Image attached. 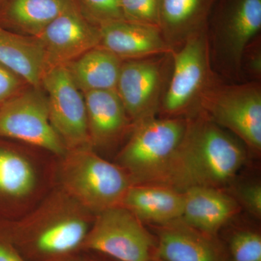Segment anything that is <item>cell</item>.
Returning a JSON list of instances; mask_svg holds the SVG:
<instances>
[{"label":"cell","instance_id":"4dcf8cb0","mask_svg":"<svg viewBox=\"0 0 261 261\" xmlns=\"http://www.w3.org/2000/svg\"><path fill=\"white\" fill-rule=\"evenodd\" d=\"M7 1H8V0H0V8L3 6V5H4Z\"/></svg>","mask_w":261,"mask_h":261},{"label":"cell","instance_id":"e0dca14e","mask_svg":"<svg viewBox=\"0 0 261 261\" xmlns=\"http://www.w3.org/2000/svg\"><path fill=\"white\" fill-rule=\"evenodd\" d=\"M181 219L203 232L219 236L220 231L240 211V206L225 189L194 187L184 192Z\"/></svg>","mask_w":261,"mask_h":261},{"label":"cell","instance_id":"d4e9b609","mask_svg":"<svg viewBox=\"0 0 261 261\" xmlns=\"http://www.w3.org/2000/svg\"><path fill=\"white\" fill-rule=\"evenodd\" d=\"M161 3L162 0H121L123 18L127 21L159 28Z\"/></svg>","mask_w":261,"mask_h":261},{"label":"cell","instance_id":"6da1fadb","mask_svg":"<svg viewBox=\"0 0 261 261\" xmlns=\"http://www.w3.org/2000/svg\"><path fill=\"white\" fill-rule=\"evenodd\" d=\"M94 216L56 185L27 214L0 222V230L27 261H69L82 251Z\"/></svg>","mask_w":261,"mask_h":261},{"label":"cell","instance_id":"4fadbf2b","mask_svg":"<svg viewBox=\"0 0 261 261\" xmlns=\"http://www.w3.org/2000/svg\"><path fill=\"white\" fill-rule=\"evenodd\" d=\"M83 94L91 147L102 157L113 161L135 124L116 90L92 91Z\"/></svg>","mask_w":261,"mask_h":261},{"label":"cell","instance_id":"603a6c76","mask_svg":"<svg viewBox=\"0 0 261 261\" xmlns=\"http://www.w3.org/2000/svg\"><path fill=\"white\" fill-rule=\"evenodd\" d=\"M227 261H261V233L257 228L238 227L220 237Z\"/></svg>","mask_w":261,"mask_h":261},{"label":"cell","instance_id":"ac0fdd59","mask_svg":"<svg viewBox=\"0 0 261 261\" xmlns=\"http://www.w3.org/2000/svg\"><path fill=\"white\" fill-rule=\"evenodd\" d=\"M184 205V192L172 187L162 185H132L121 205L146 226H151L181 219Z\"/></svg>","mask_w":261,"mask_h":261},{"label":"cell","instance_id":"cb8c5ba5","mask_svg":"<svg viewBox=\"0 0 261 261\" xmlns=\"http://www.w3.org/2000/svg\"><path fill=\"white\" fill-rule=\"evenodd\" d=\"M84 18L96 27L124 20L121 0H73Z\"/></svg>","mask_w":261,"mask_h":261},{"label":"cell","instance_id":"8992f818","mask_svg":"<svg viewBox=\"0 0 261 261\" xmlns=\"http://www.w3.org/2000/svg\"><path fill=\"white\" fill-rule=\"evenodd\" d=\"M261 29V0H218L209 19L207 42L216 75L243 82L242 59Z\"/></svg>","mask_w":261,"mask_h":261},{"label":"cell","instance_id":"f1b7e54d","mask_svg":"<svg viewBox=\"0 0 261 261\" xmlns=\"http://www.w3.org/2000/svg\"><path fill=\"white\" fill-rule=\"evenodd\" d=\"M0 261H27L0 230Z\"/></svg>","mask_w":261,"mask_h":261},{"label":"cell","instance_id":"277c9868","mask_svg":"<svg viewBox=\"0 0 261 261\" xmlns=\"http://www.w3.org/2000/svg\"><path fill=\"white\" fill-rule=\"evenodd\" d=\"M56 185L97 214L121 205L132 183L121 166L85 147L58 157Z\"/></svg>","mask_w":261,"mask_h":261},{"label":"cell","instance_id":"44dd1931","mask_svg":"<svg viewBox=\"0 0 261 261\" xmlns=\"http://www.w3.org/2000/svg\"><path fill=\"white\" fill-rule=\"evenodd\" d=\"M0 64L14 72L29 86L42 88L47 66L44 51L35 38L0 25Z\"/></svg>","mask_w":261,"mask_h":261},{"label":"cell","instance_id":"9a60e30c","mask_svg":"<svg viewBox=\"0 0 261 261\" xmlns=\"http://www.w3.org/2000/svg\"><path fill=\"white\" fill-rule=\"evenodd\" d=\"M150 228L156 256L163 261H227L219 236L201 231L181 219Z\"/></svg>","mask_w":261,"mask_h":261},{"label":"cell","instance_id":"3957f363","mask_svg":"<svg viewBox=\"0 0 261 261\" xmlns=\"http://www.w3.org/2000/svg\"><path fill=\"white\" fill-rule=\"evenodd\" d=\"M58 157L0 137V222L34 208L56 185Z\"/></svg>","mask_w":261,"mask_h":261},{"label":"cell","instance_id":"8fae6325","mask_svg":"<svg viewBox=\"0 0 261 261\" xmlns=\"http://www.w3.org/2000/svg\"><path fill=\"white\" fill-rule=\"evenodd\" d=\"M171 63V54L123 61L116 92L134 124L159 114Z\"/></svg>","mask_w":261,"mask_h":261},{"label":"cell","instance_id":"ffe728a7","mask_svg":"<svg viewBox=\"0 0 261 261\" xmlns=\"http://www.w3.org/2000/svg\"><path fill=\"white\" fill-rule=\"evenodd\" d=\"M74 5L73 0H8L0 8V25L35 38Z\"/></svg>","mask_w":261,"mask_h":261},{"label":"cell","instance_id":"f546056e","mask_svg":"<svg viewBox=\"0 0 261 261\" xmlns=\"http://www.w3.org/2000/svg\"><path fill=\"white\" fill-rule=\"evenodd\" d=\"M69 261H118L112 257L92 250H82Z\"/></svg>","mask_w":261,"mask_h":261},{"label":"cell","instance_id":"52a82bcc","mask_svg":"<svg viewBox=\"0 0 261 261\" xmlns=\"http://www.w3.org/2000/svg\"><path fill=\"white\" fill-rule=\"evenodd\" d=\"M197 111L260 154V82L226 84L217 77L201 95Z\"/></svg>","mask_w":261,"mask_h":261},{"label":"cell","instance_id":"30bf717a","mask_svg":"<svg viewBox=\"0 0 261 261\" xmlns=\"http://www.w3.org/2000/svg\"><path fill=\"white\" fill-rule=\"evenodd\" d=\"M0 137L44 149L57 157L66 152L49 119L42 88L23 89L0 108Z\"/></svg>","mask_w":261,"mask_h":261},{"label":"cell","instance_id":"2e32d148","mask_svg":"<svg viewBox=\"0 0 261 261\" xmlns=\"http://www.w3.org/2000/svg\"><path fill=\"white\" fill-rule=\"evenodd\" d=\"M99 29V46L123 61L171 54L173 51L160 29L152 25L123 20L104 24Z\"/></svg>","mask_w":261,"mask_h":261},{"label":"cell","instance_id":"7c38bea8","mask_svg":"<svg viewBox=\"0 0 261 261\" xmlns=\"http://www.w3.org/2000/svg\"><path fill=\"white\" fill-rule=\"evenodd\" d=\"M42 87L47 94L51 126L66 151L91 147L84 94L77 87L66 65H58L46 70Z\"/></svg>","mask_w":261,"mask_h":261},{"label":"cell","instance_id":"5b68a950","mask_svg":"<svg viewBox=\"0 0 261 261\" xmlns=\"http://www.w3.org/2000/svg\"><path fill=\"white\" fill-rule=\"evenodd\" d=\"M187 125L186 117L156 116L136 123L113 161L126 171L132 185H159Z\"/></svg>","mask_w":261,"mask_h":261},{"label":"cell","instance_id":"7402d4cb","mask_svg":"<svg viewBox=\"0 0 261 261\" xmlns=\"http://www.w3.org/2000/svg\"><path fill=\"white\" fill-rule=\"evenodd\" d=\"M123 61L98 46L65 65L82 93L116 90Z\"/></svg>","mask_w":261,"mask_h":261},{"label":"cell","instance_id":"1f68e13d","mask_svg":"<svg viewBox=\"0 0 261 261\" xmlns=\"http://www.w3.org/2000/svg\"><path fill=\"white\" fill-rule=\"evenodd\" d=\"M150 261H163L161 260V259H160L159 257H158L157 256H155L154 257L153 259H152Z\"/></svg>","mask_w":261,"mask_h":261},{"label":"cell","instance_id":"d6986e66","mask_svg":"<svg viewBox=\"0 0 261 261\" xmlns=\"http://www.w3.org/2000/svg\"><path fill=\"white\" fill-rule=\"evenodd\" d=\"M218 0H162L160 30L172 49L207 30Z\"/></svg>","mask_w":261,"mask_h":261},{"label":"cell","instance_id":"ba28073f","mask_svg":"<svg viewBox=\"0 0 261 261\" xmlns=\"http://www.w3.org/2000/svg\"><path fill=\"white\" fill-rule=\"evenodd\" d=\"M171 55V75L159 114L187 118L197 112L201 95L219 77L211 66L207 30L188 38Z\"/></svg>","mask_w":261,"mask_h":261},{"label":"cell","instance_id":"4316f807","mask_svg":"<svg viewBox=\"0 0 261 261\" xmlns=\"http://www.w3.org/2000/svg\"><path fill=\"white\" fill-rule=\"evenodd\" d=\"M257 37L249 43L242 59V78L249 82H259L261 77L260 39Z\"/></svg>","mask_w":261,"mask_h":261},{"label":"cell","instance_id":"7a4b0ae2","mask_svg":"<svg viewBox=\"0 0 261 261\" xmlns=\"http://www.w3.org/2000/svg\"><path fill=\"white\" fill-rule=\"evenodd\" d=\"M187 118L186 133L159 185L182 192L227 188L246 161L247 147L200 111Z\"/></svg>","mask_w":261,"mask_h":261},{"label":"cell","instance_id":"5bb4252c","mask_svg":"<svg viewBox=\"0 0 261 261\" xmlns=\"http://www.w3.org/2000/svg\"><path fill=\"white\" fill-rule=\"evenodd\" d=\"M45 56L47 69L68 64L100 44L99 27L91 23L75 4L35 37Z\"/></svg>","mask_w":261,"mask_h":261},{"label":"cell","instance_id":"83f0119b","mask_svg":"<svg viewBox=\"0 0 261 261\" xmlns=\"http://www.w3.org/2000/svg\"><path fill=\"white\" fill-rule=\"evenodd\" d=\"M24 84L27 83L23 79L0 64V108L23 90Z\"/></svg>","mask_w":261,"mask_h":261},{"label":"cell","instance_id":"9c48e42d","mask_svg":"<svg viewBox=\"0 0 261 261\" xmlns=\"http://www.w3.org/2000/svg\"><path fill=\"white\" fill-rule=\"evenodd\" d=\"M82 250L118 261H150L156 256V239L135 215L116 206L95 214Z\"/></svg>","mask_w":261,"mask_h":261},{"label":"cell","instance_id":"484cf974","mask_svg":"<svg viewBox=\"0 0 261 261\" xmlns=\"http://www.w3.org/2000/svg\"><path fill=\"white\" fill-rule=\"evenodd\" d=\"M239 205L256 219L261 217V185L258 181H234L226 188Z\"/></svg>","mask_w":261,"mask_h":261}]
</instances>
